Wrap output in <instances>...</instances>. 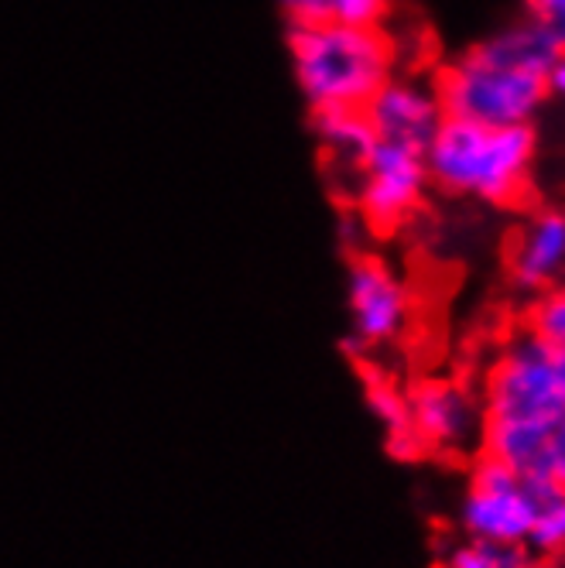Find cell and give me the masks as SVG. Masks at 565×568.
Masks as SVG:
<instances>
[{
  "label": "cell",
  "mask_w": 565,
  "mask_h": 568,
  "mask_svg": "<svg viewBox=\"0 0 565 568\" xmlns=\"http://www.w3.org/2000/svg\"><path fill=\"white\" fill-rule=\"evenodd\" d=\"M363 113H367L377 141L405 144L415 151H425L438 124L446 120V110H442L435 87L418 83V79H394V75L374 93V100L363 106Z\"/></svg>",
  "instance_id": "cell-9"
},
{
  "label": "cell",
  "mask_w": 565,
  "mask_h": 568,
  "mask_svg": "<svg viewBox=\"0 0 565 568\" xmlns=\"http://www.w3.org/2000/svg\"><path fill=\"white\" fill-rule=\"evenodd\" d=\"M528 21H535L558 45H565V0H528Z\"/></svg>",
  "instance_id": "cell-18"
},
{
  "label": "cell",
  "mask_w": 565,
  "mask_h": 568,
  "mask_svg": "<svg viewBox=\"0 0 565 568\" xmlns=\"http://www.w3.org/2000/svg\"><path fill=\"white\" fill-rule=\"evenodd\" d=\"M367 400H371V412L377 415V422L387 428V445L397 456H412L415 449H422L415 432H412V415H408L405 394H397L391 384H371Z\"/></svg>",
  "instance_id": "cell-12"
},
{
  "label": "cell",
  "mask_w": 565,
  "mask_h": 568,
  "mask_svg": "<svg viewBox=\"0 0 565 568\" xmlns=\"http://www.w3.org/2000/svg\"><path fill=\"white\" fill-rule=\"evenodd\" d=\"M346 308H350V343L356 349H374L394 343L408 329L412 295L384 261L360 257L346 274Z\"/></svg>",
  "instance_id": "cell-7"
},
{
  "label": "cell",
  "mask_w": 565,
  "mask_h": 568,
  "mask_svg": "<svg viewBox=\"0 0 565 568\" xmlns=\"http://www.w3.org/2000/svg\"><path fill=\"white\" fill-rule=\"evenodd\" d=\"M535 479L555 486V490H565V418L548 432V438L542 445Z\"/></svg>",
  "instance_id": "cell-17"
},
{
  "label": "cell",
  "mask_w": 565,
  "mask_h": 568,
  "mask_svg": "<svg viewBox=\"0 0 565 568\" xmlns=\"http://www.w3.org/2000/svg\"><path fill=\"white\" fill-rule=\"evenodd\" d=\"M538 154V134L532 124L491 128L476 120L446 116L425 148L428 179L463 199L511 206L528 189Z\"/></svg>",
  "instance_id": "cell-3"
},
{
  "label": "cell",
  "mask_w": 565,
  "mask_h": 568,
  "mask_svg": "<svg viewBox=\"0 0 565 568\" xmlns=\"http://www.w3.org/2000/svg\"><path fill=\"white\" fill-rule=\"evenodd\" d=\"M289 49L312 110H363L394 75V49L381 28L305 24L289 31Z\"/></svg>",
  "instance_id": "cell-4"
},
{
  "label": "cell",
  "mask_w": 565,
  "mask_h": 568,
  "mask_svg": "<svg viewBox=\"0 0 565 568\" xmlns=\"http://www.w3.org/2000/svg\"><path fill=\"white\" fill-rule=\"evenodd\" d=\"M558 42L535 21L511 24L463 52L438 75V100L446 116L491 128L532 124L548 100V69Z\"/></svg>",
  "instance_id": "cell-2"
},
{
  "label": "cell",
  "mask_w": 565,
  "mask_h": 568,
  "mask_svg": "<svg viewBox=\"0 0 565 568\" xmlns=\"http://www.w3.org/2000/svg\"><path fill=\"white\" fill-rule=\"evenodd\" d=\"M446 568H532V548L466 538L446 551Z\"/></svg>",
  "instance_id": "cell-13"
},
{
  "label": "cell",
  "mask_w": 565,
  "mask_h": 568,
  "mask_svg": "<svg viewBox=\"0 0 565 568\" xmlns=\"http://www.w3.org/2000/svg\"><path fill=\"white\" fill-rule=\"evenodd\" d=\"M565 274V210H538L511 247V281L517 292L542 295Z\"/></svg>",
  "instance_id": "cell-10"
},
{
  "label": "cell",
  "mask_w": 565,
  "mask_h": 568,
  "mask_svg": "<svg viewBox=\"0 0 565 568\" xmlns=\"http://www.w3.org/2000/svg\"><path fill=\"white\" fill-rule=\"evenodd\" d=\"M545 490L548 483L524 476L514 466L483 453L470 469V483L460 504V527L466 538L528 545Z\"/></svg>",
  "instance_id": "cell-5"
},
{
  "label": "cell",
  "mask_w": 565,
  "mask_h": 568,
  "mask_svg": "<svg viewBox=\"0 0 565 568\" xmlns=\"http://www.w3.org/2000/svg\"><path fill=\"white\" fill-rule=\"evenodd\" d=\"M425 185H428L425 151L377 141L356 169L360 213L377 230H394L418 210Z\"/></svg>",
  "instance_id": "cell-6"
},
{
  "label": "cell",
  "mask_w": 565,
  "mask_h": 568,
  "mask_svg": "<svg viewBox=\"0 0 565 568\" xmlns=\"http://www.w3.org/2000/svg\"><path fill=\"white\" fill-rule=\"evenodd\" d=\"M315 134L336 165H346L353 172L377 144L363 110H315Z\"/></svg>",
  "instance_id": "cell-11"
},
{
  "label": "cell",
  "mask_w": 565,
  "mask_h": 568,
  "mask_svg": "<svg viewBox=\"0 0 565 568\" xmlns=\"http://www.w3.org/2000/svg\"><path fill=\"white\" fill-rule=\"evenodd\" d=\"M408 415L418 445L438 453H463L483 432V408L456 381H422L408 394Z\"/></svg>",
  "instance_id": "cell-8"
},
{
  "label": "cell",
  "mask_w": 565,
  "mask_h": 568,
  "mask_svg": "<svg viewBox=\"0 0 565 568\" xmlns=\"http://www.w3.org/2000/svg\"><path fill=\"white\" fill-rule=\"evenodd\" d=\"M528 548L538 551V555L565 551V490H555V486H548V490H545L535 527L528 535Z\"/></svg>",
  "instance_id": "cell-14"
},
{
  "label": "cell",
  "mask_w": 565,
  "mask_h": 568,
  "mask_svg": "<svg viewBox=\"0 0 565 568\" xmlns=\"http://www.w3.org/2000/svg\"><path fill=\"white\" fill-rule=\"evenodd\" d=\"M387 14V0H330V21L350 28H377Z\"/></svg>",
  "instance_id": "cell-16"
},
{
  "label": "cell",
  "mask_w": 565,
  "mask_h": 568,
  "mask_svg": "<svg viewBox=\"0 0 565 568\" xmlns=\"http://www.w3.org/2000/svg\"><path fill=\"white\" fill-rule=\"evenodd\" d=\"M548 97L565 100V45L558 49V55L552 59V69H548Z\"/></svg>",
  "instance_id": "cell-20"
},
{
  "label": "cell",
  "mask_w": 565,
  "mask_h": 568,
  "mask_svg": "<svg viewBox=\"0 0 565 568\" xmlns=\"http://www.w3.org/2000/svg\"><path fill=\"white\" fill-rule=\"evenodd\" d=\"M562 418L565 346L532 329L511 336L494 356L483 387V453L535 479L542 445Z\"/></svg>",
  "instance_id": "cell-1"
},
{
  "label": "cell",
  "mask_w": 565,
  "mask_h": 568,
  "mask_svg": "<svg viewBox=\"0 0 565 568\" xmlns=\"http://www.w3.org/2000/svg\"><path fill=\"white\" fill-rule=\"evenodd\" d=\"M528 329L555 346H565V281L542 292L528 312Z\"/></svg>",
  "instance_id": "cell-15"
},
{
  "label": "cell",
  "mask_w": 565,
  "mask_h": 568,
  "mask_svg": "<svg viewBox=\"0 0 565 568\" xmlns=\"http://www.w3.org/2000/svg\"><path fill=\"white\" fill-rule=\"evenodd\" d=\"M281 8H285L292 28L330 21V0H281Z\"/></svg>",
  "instance_id": "cell-19"
}]
</instances>
